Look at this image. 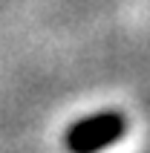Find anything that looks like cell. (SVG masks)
Masks as SVG:
<instances>
[{
    "label": "cell",
    "mask_w": 150,
    "mask_h": 153,
    "mask_svg": "<svg viewBox=\"0 0 150 153\" xmlns=\"http://www.w3.org/2000/svg\"><path fill=\"white\" fill-rule=\"evenodd\" d=\"M127 130V121L121 113H95L87 119L75 121L72 127L67 130V142L69 153H98L107 145L118 142Z\"/></svg>",
    "instance_id": "obj_1"
}]
</instances>
